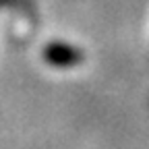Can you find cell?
I'll return each instance as SVG.
<instances>
[{"mask_svg": "<svg viewBox=\"0 0 149 149\" xmlns=\"http://www.w3.org/2000/svg\"><path fill=\"white\" fill-rule=\"evenodd\" d=\"M44 58L48 62H52L54 66H74V64H79L85 56H83V52H79L77 48H72V46L52 44V46L46 48Z\"/></svg>", "mask_w": 149, "mask_h": 149, "instance_id": "6da1fadb", "label": "cell"}]
</instances>
